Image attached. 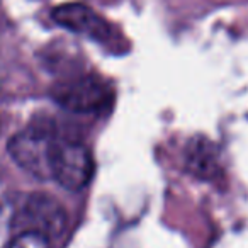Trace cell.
Masks as SVG:
<instances>
[{
	"label": "cell",
	"instance_id": "obj_3",
	"mask_svg": "<svg viewBox=\"0 0 248 248\" xmlns=\"http://www.w3.org/2000/svg\"><path fill=\"white\" fill-rule=\"evenodd\" d=\"M21 221L24 231H36L48 238L60 236L66 226V213L48 194H32L22 207Z\"/></svg>",
	"mask_w": 248,
	"mask_h": 248
},
{
	"label": "cell",
	"instance_id": "obj_1",
	"mask_svg": "<svg viewBox=\"0 0 248 248\" xmlns=\"http://www.w3.org/2000/svg\"><path fill=\"white\" fill-rule=\"evenodd\" d=\"M58 143L41 128H31L16 135L9 143V153L19 167L38 179L53 177V158Z\"/></svg>",
	"mask_w": 248,
	"mask_h": 248
},
{
	"label": "cell",
	"instance_id": "obj_2",
	"mask_svg": "<svg viewBox=\"0 0 248 248\" xmlns=\"http://www.w3.org/2000/svg\"><path fill=\"white\" fill-rule=\"evenodd\" d=\"M93 162L80 143H58L53 158V179L68 190H80L90 182Z\"/></svg>",
	"mask_w": 248,
	"mask_h": 248
},
{
	"label": "cell",
	"instance_id": "obj_5",
	"mask_svg": "<svg viewBox=\"0 0 248 248\" xmlns=\"http://www.w3.org/2000/svg\"><path fill=\"white\" fill-rule=\"evenodd\" d=\"M53 19L63 28L70 29L78 34L87 36H100L106 34V22L95 14L90 7L82 4H63L53 11Z\"/></svg>",
	"mask_w": 248,
	"mask_h": 248
},
{
	"label": "cell",
	"instance_id": "obj_4",
	"mask_svg": "<svg viewBox=\"0 0 248 248\" xmlns=\"http://www.w3.org/2000/svg\"><path fill=\"white\" fill-rule=\"evenodd\" d=\"M107 87L93 77L70 80L56 87L55 99L75 112H93L107 104Z\"/></svg>",
	"mask_w": 248,
	"mask_h": 248
},
{
	"label": "cell",
	"instance_id": "obj_6",
	"mask_svg": "<svg viewBox=\"0 0 248 248\" xmlns=\"http://www.w3.org/2000/svg\"><path fill=\"white\" fill-rule=\"evenodd\" d=\"M186 165L192 175L199 179H214L219 173V155L209 140L194 138L187 145Z\"/></svg>",
	"mask_w": 248,
	"mask_h": 248
},
{
	"label": "cell",
	"instance_id": "obj_7",
	"mask_svg": "<svg viewBox=\"0 0 248 248\" xmlns=\"http://www.w3.org/2000/svg\"><path fill=\"white\" fill-rule=\"evenodd\" d=\"M11 248H51L49 238L36 231H22L14 238Z\"/></svg>",
	"mask_w": 248,
	"mask_h": 248
}]
</instances>
